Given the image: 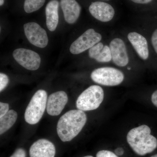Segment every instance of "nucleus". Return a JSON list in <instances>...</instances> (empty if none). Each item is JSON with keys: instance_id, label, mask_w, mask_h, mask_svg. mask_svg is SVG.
I'll return each mask as SVG.
<instances>
[{"instance_id": "13", "label": "nucleus", "mask_w": 157, "mask_h": 157, "mask_svg": "<svg viewBox=\"0 0 157 157\" xmlns=\"http://www.w3.org/2000/svg\"><path fill=\"white\" fill-rule=\"evenodd\" d=\"M61 6L65 21L73 24L78 20L81 8L76 0H61Z\"/></svg>"}, {"instance_id": "18", "label": "nucleus", "mask_w": 157, "mask_h": 157, "mask_svg": "<svg viewBox=\"0 0 157 157\" xmlns=\"http://www.w3.org/2000/svg\"><path fill=\"white\" fill-rule=\"evenodd\" d=\"M45 0H25L24 9L26 13H31L39 10L45 4Z\"/></svg>"}, {"instance_id": "11", "label": "nucleus", "mask_w": 157, "mask_h": 157, "mask_svg": "<svg viewBox=\"0 0 157 157\" xmlns=\"http://www.w3.org/2000/svg\"><path fill=\"white\" fill-rule=\"evenodd\" d=\"M89 9L93 17L102 22L110 21L115 14L112 6L104 2H96L92 3Z\"/></svg>"}, {"instance_id": "3", "label": "nucleus", "mask_w": 157, "mask_h": 157, "mask_svg": "<svg viewBox=\"0 0 157 157\" xmlns=\"http://www.w3.org/2000/svg\"><path fill=\"white\" fill-rule=\"evenodd\" d=\"M47 100V94L44 90H39L35 93L25 113V119L27 123L33 125L39 122L45 112Z\"/></svg>"}, {"instance_id": "5", "label": "nucleus", "mask_w": 157, "mask_h": 157, "mask_svg": "<svg viewBox=\"0 0 157 157\" xmlns=\"http://www.w3.org/2000/svg\"><path fill=\"white\" fill-rule=\"evenodd\" d=\"M91 77L96 83L106 86H115L121 84L124 79L122 72L112 67H102L94 70Z\"/></svg>"}, {"instance_id": "4", "label": "nucleus", "mask_w": 157, "mask_h": 157, "mask_svg": "<svg viewBox=\"0 0 157 157\" xmlns=\"http://www.w3.org/2000/svg\"><path fill=\"white\" fill-rule=\"evenodd\" d=\"M104 98L103 89L99 86H91L78 97L76 102V107L82 111L97 109L103 102Z\"/></svg>"}, {"instance_id": "20", "label": "nucleus", "mask_w": 157, "mask_h": 157, "mask_svg": "<svg viewBox=\"0 0 157 157\" xmlns=\"http://www.w3.org/2000/svg\"><path fill=\"white\" fill-rule=\"evenodd\" d=\"M96 157H118L117 155L112 151L107 150H102L98 151Z\"/></svg>"}, {"instance_id": "26", "label": "nucleus", "mask_w": 157, "mask_h": 157, "mask_svg": "<svg viewBox=\"0 0 157 157\" xmlns=\"http://www.w3.org/2000/svg\"><path fill=\"white\" fill-rule=\"evenodd\" d=\"M115 154L118 156L122 155L124 153L123 148L122 147H118L115 150Z\"/></svg>"}, {"instance_id": "25", "label": "nucleus", "mask_w": 157, "mask_h": 157, "mask_svg": "<svg viewBox=\"0 0 157 157\" xmlns=\"http://www.w3.org/2000/svg\"><path fill=\"white\" fill-rule=\"evenodd\" d=\"M131 1L137 4H145L150 2L152 0H131Z\"/></svg>"}, {"instance_id": "27", "label": "nucleus", "mask_w": 157, "mask_h": 157, "mask_svg": "<svg viewBox=\"0 0 157 157\" xmlns=\"http://www.w3.org/2000/svg\"><path fill=\"white\" fill-rule=\"evenodd\" d=\"M5 2V0H0V6H3Z\"/></svg>"}, {"instance_id": "21", "label": "nucleus", "mask_w": 157, "mask_h": 157, "mask_svg": "<svg viewBox=\"0 0 157 157\" xmlns=\"http://www.w3.org/2000/svg\"><path fill=\"white\" fill-rule=\"evenodd\" d=\"M9 104L1 102L0 103V117H2L3 116L9 111Z\"/></svg>"}, {"instance_id": "2", "label": "nucleus", "mask_w": 157, "mask_h": 157, "mask_svg": "<svg viewBox=\"0 0 157 157\" xmlns=\"http://www.w3.org/2000/svg\"><path fill=\"white\" fill-rule=\"evenodd\" d=\"M151 130L146 125H142L129 131L127 136L128 143L132 150L140 156L150 153L156 148L157 140L151 135Z\"/></svg>"}, {"instance_id": "1", "label": "nucleus", "mask_w": 157, "mask_h": 157, "mask_svg": "<svg viewBox=\"0 0 157 157\" xmlns=\"http://www.w3.org/2000/svg\"><path fill=\"white\" fill-rule=\"evenodd\" d=\"M87 121L86 114L79 109L70 110L60 118L57 132L63 142L71 141L80 133Z\"/></svg>"}, {"instance_id": "22", "label": "nucleus", "mask_w": 157, "mask_h": 157, "mask_svg": "<svg viewBox=\"0 0 157 157\" xmlns=\"http://www.w3.org/2000/svg\"><path fill=\"white\" fill-rule=\"evenodd\" d=\"M26 153L25 151L22 148H17L10 157H26Z\"/></svg>"}, {"instance_id": "19", "label": "nucleus", "mask_w": 157, "mask_h": 157, "mask_svg": "<svg viewBox=\"0 0 157 157\" xmlns=\"http://www.w3.org/2000/svg\"><path fill=\"white\" fill-rule=\"evenodd\" d=\"M9 82L8 76L3 73H0V91H2L7 86Z\"/></svg>"}, {"instance_id": "30", "label": "nucleus", "mask_w": 157, "mask_h": 157, "mask_svg": "<svg viewBox=\"0 0 157 157\" xmlns=\"http://www.w3.org/2000/svg\"><path fill=\"white\" fill-rule=\"evenodd\" d=\"M128 69L129 70H130V69H131V68H128Z\"/></svg>"}, {"instance_id": "12", "label": "nucleus", "mask_w": 157, "mask_h": 157, "mask_svg": "<svg viewBox=\"0 0 157 157\" xmlns=\"http://www.w3.org/2000/svg\"><path fill=\"white\" fill-rule=\"evenodd\" d=\"M56 147L52 142L45 139L34 142L29 149L30 157H55Z\"/></svg>"}, {"instance_id": "29", "label": "nucleus", "mask_w": 157, "mask_h": 157, "mask_svg": "<svg viewBox=\"0 0 157 157\" xmlns=\"http://www.w3.org/2000/svg\"><path fill=\"white\" fill-rule=\"evenodd\" d=\"M83 157H94L92 156L88 155V156H84Z\"/></svg>"}, {"instance_id": "6", "label": "nucleus", "mask_w": 157, "mask_h": 157, "mask_svg": "<svg viewBox=\"0 0 157 157\" xmlns=\"http://www.w3.org/2000/svg\"><path fill=\"white\" fill-rule=\"evenodd\" d=\"M101 39V34L92 29H89L71 44L70 52L73 54L81 53L99 43Z\"/></svg>"}, {"instance_id": "16", "label": "nucleus", "mask_w": 157, "mask_h": 157, "mask_svg": "<svg viewBox=\"0 0 157 157\" xmlns=\"http://www.w3.org/2000/svg\"><path fill=\"white\" fill-rule=\"evenodd\" d=\"M89 55L91 58L95 59L100 63H107L112 59L110 48L107 45L99 42L90 48Z\"/></svg>"}, {"instance_id": "17", "label": "nucleus", "mask_w": 157, "mask_h": 157, "mask_svg": "<svg viewBox=\"0 0 157 157\" xmlns=\"http://www.w3.org/2000/svg\"><path fill=\"white\" fill-rule=\"evenodd\" d=\"M17 112L14 110H9L7 113L0 117V134H4L12 127L17 120Z\"/></svg>"}, {"instance_id": "23", "label": "nucleus", "mask_w": 157, "mask_h": 157, "mask_svg": "<svg viewBox=\"0 0 157 157\" xmlns=\"http://www.w3.org/2000/svg\"><path fill=\"white\" fill-rule=\"evenodd\" d=\"M151 42L155 51L157 53V29L152 36Z\"/></svg>"}, {"instance_id": "28", "label": "nucleus", "mask_w": 157, "mask_h": 157, "mask_svg": "<svg viewBox=\"0 0 157 157\" xmlns=\"http://www.w3.org/2000/svg\"><path fill=\"white\" fill-rule=\"evenodd\" d=\"M151 157H157V154L154 155L152 156Z\"/></svg>"}, {"instance_id": "8", "label": "nucleus", "mask_w": 157, "mask_h": 157, "mask_svg": "<svg viewBox=\"0 0 157 157\" xmlns=\"http://www.w3.org/2000/svg\"><path fill=\"white\" fill-rule=\"evenodd\" d=\"M14 59L27 70H36L41 63V58L33 51L24 48H17L13 52Z\"/></svg>"}, {"instance_id": "24", "label": "nucleus", "mask_w": 157, "mask_h": 157, "mask_svg": "<svg viewBox=\"0 0 157 157\" xmlns=\"http://www.w3.org/2000/svg\"><path fill=\"white\" fill-rule=\"evenodd\" d=\"M151 101L154 105L157 107V90L155 91L152 95Z\"/></svg>"}, {"instance_id": "31", "label": "nucleus", "mask_w": 157, "mask_h": 157, "mask_svg": "<svg viewBox=\"0 0 157 157\" xmlns=\"http://www.w3.org/2000/svg\"><path fill=\"white\" fill-rule=\"evenodd\" d=\"M107 1H109V0H107Z\"/></svg>"}, {"instance_id": "10", "label": "nucleus", "mask_w": 157, "mask_h": 157, "mask_svg": "<svg viewBox=\"0 0 157 157\" xmlns=\"http://www.w3.org/2000/svg\"><path fill=\"white\" fill-rule=\"evenodd\" d=\"M67 95L63 91L56 92L51 94L47 100V113L51 116H58L60 114L67 103Z\"/></svg>"}, {"instance_id": "14", "label": "nucleus", "mask_w": 157, "mask_h": 157, "mask_svg": "<svg viewBox=\"0 0 157 157\" xmlns=\"http://www.w3.org/2000/svg\"><path fill=\"white\" fill-rule=\"evenodd\" d=\"M128 38L140 57L144 60L148 58V44L146 39L142 35L136 32H132L129 33Z\"/></svg>"}, {"instance_id": "7", "label": "nucleus", "mask_w": 157, "mask_h": 157, "mask_svg": "<svg viewBox=\"0 0 157 157\" xmlns=\"http://www.w3.org/2000/svg\"><path fill=\"white\" fill-rule=\"evenodd\" d=\"M25 34L29 42L39 48H45L48 44L47 33L38 24L29 22L24 25Z\"/></svg>"}, {"instance_id": "9", "label": "nucleus", "mask_w": 157, "mask_h": 157, "mask_svg": "<svg viewBox=\"0 0 157 157\" xmlns=\"http://www.w3.org/2000/svg\"><path fill=\"white\" fill-rule=\"evenodd\" d=\"M109 48L113 63L119 67L126 66L129 62L126 47L122 39L116 38L110 42Z\"/></svg>"}, {"instance_id": "15", "label": "nucleus", "mask_w": 157, "mask_h": 157, "mask_svg": "<svg viewBox=\"0 0 157 157\" xmlns=\"http://www.w3.org/2000/svg\"><path fill=\"white\" fill-rule=\"evenodd\" d=\"M59 3L57 0H52L45 8L46 26L51 32L56 29L59 23Z\"/></svg>"}]
</instances>
